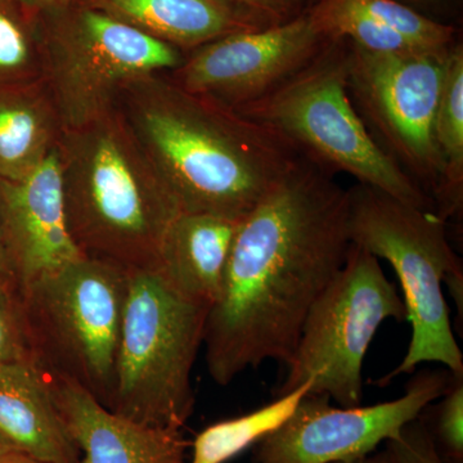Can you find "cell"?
Instances as JSON below:
<instances>
[{"mask_svg":"<svg viewBox=\"0 0 463 463\" xmlns=\"http://www.w3.org/2000/svg\"><path fill=\"white\" fill-rule=\"evenodd\" d=\"M349 190L301 155L241 222L207 312V371L218 385L265 361L285 367L310 307L346 260Z\"/></svg>","mask_w":463,"mask_h":463,"instance_id":"obj_1","label":"cell"},{"mask_svg":"<svg viewBox=\"0 0 463 463\" xmlns=\"http://www.w3.org/2000/svg\"><path fill=\"white\" fill-rule=\"evenodd\" d=\"M116 109L183 213L243 218L301 156L279 133L167 72L128 85Z\"/></svg>","mask_w":463,"mask_h":463,"instance_id":"obj_2","label":"cell"},{"mask_svg":"<svg viewBox=\"0 0 463 463\" xmlns=\"http://www.w3.org/2000/svg\"><path fill=\"white\" fill-rule=\"evenodd\" d=\"M58 151L67 224L80 254L127 270L156 269L183 210L120 111L65 130Z\"/></svg>","mask_w":463,"mask_h":463,"instance_id":"obj_3","label":"cell"},{"mask_svg":"<svg viewBox=\"0 0 463 463\" xmlns=\"http://www.w3.org/2000/svg\"><path fill=\"white\" fill-rule=\"evenodd\" d=\"M331 42L303 70L263 99L236 109L265 125L328 172L437 214L431 197L381 147L347 87V53Z\"/></svg>","mask_w":463,"mask_h":463,"instance_id":"obj_4","label":"cell"},{"mask_svg":"<svg viewBox=\"0 0 463 463\" xmlns=\"http://www.w3.org/2000/svg\"><path fill=\"white\" fill-rule=\"evenodd\" d=\"M128 289L129 270L81 255L18 294L35 364L74 381L108 410Z\"/></svg>","mask_w":463,"mask_h":463,"instance_id":"obj_5","label":"cell"},{"mask_svg":"<svg viewBox=\"0 0 463 463\" xmlns=\"http://www.w3.org/2000/svg\"><path fill=\"white\" fill-rule=\"evenodd\" d=\"M349 197L350 241L392 265L412 326L403 361L377 383L385 386L423 362L463 374V355L443 292L444 277L462 265L448 241L446 221L367 185H355Z\"/></svg>","mask_w":463,"mask_h":463,"instance_id":"obj_6","label":"cell"},{"mask_svg":"<svg viewBox=\"0 0 463 463\" xmlns=\"http://www.w3.org/2000/svg\"><path fill=\"white\" fill-rule=\"evenodd\" d=\"M207 312L176 294L157 269L129 270L109 411L141 425L182 430L194 412L191 374Z\"/></svg>","mask_w":463,"mask_h":463,"instance_id":"obj_7","label":"cell"},{"mask_svg":"<svg viewBox=\"0 0 463 463\" xmlns=\"http://www.w3.org/2000/svg\"><path fill=\"white\" fill-rule=\"evenodd\" d=\"M42 11L51 14L43 29V83L65 130L109 114L128 85L174 71L184 61L178 48L85 0Z\"/></svg>","mask_w":463,"mask_h":463,"instance_id":"obj_8","label":"cell"},{"mask_svg":"<svg viewBox=\"0 0 463 463\" xmlns=\"http://www.w3.org/2000/svg\"><path fill=\"white\" fill-rule=\"evenodd\" d=\"M388 319H407L403 298L379 259L352 243L343 268L307 313L277 397L312 380L309 392L340 407L361 405L365 354Z\"/></svg>","mask_w":463,"mask_h":463,"instance_id":"obj_9","label":"cell"},{"mask_svg":"<svg viewBox=\"0 0 463 463\" xmlns=\"http://www.w3.org/2000/svg\"><path fill=\"white\" fill-rule=\"evenodd\" d=\"M449 50L373 53L352 44L347 53V87L359 115L432 200L441 178L434 120Z\"/></svg>","mask_w":463,"mask_h":463,"instance_id":"obj_10","label":"cell"},{"mask_svg":"<svg viewBox=\"0 0 463 463\" xmlns=\"http://www.w3.org/2000/svg\"><path fill=\"white\" fill-rule=\"evenodd\" d=\"M457 374L425 371L403 397L367 407H334L326 394L307 392L276 431L259 441L255 463H335L373 453L438 401Z\"/></svg>","mask_w":463,"mask_h":463,"instance_id":"obj_11","label":"cell"},{"mask_svg":"<svg viewBox=\"0 0 463 463\" xmlns=\"http://www.w3.org/2000/svg\"><path fill=\"white\" fill-rule=\"evenodd\" d=\"M309 12L203 45L167 75L185 90L240 109L303 70L328 44Z\"/></svg>","mask_w":463,"mask_h":463,"instance_id":"obj_12","label":"cell"},{"mask_svg":"<svg viewBox=\"0 0 463 463\" xmlns=\"http://www.w3.org/2000/svg\"><path fill=\"white\" fill-rule=\"evenodd\" d=\"M0 236L18 294L81 257L67 224L58 147L23 179H0Z\"/></svg>","mask_w":463,"mask_h":463,"instance_id":"obj_13","label":"cell"},{"mask_svg":"<svg viewBox=\"0 0 463 463\" xmlns=\"http://www.w3.org/2000/svg\"><path fill=\"white\" fill-rule=\"evenodd\" d=\"M44 373L81 463H185L190 441L179 429L130 421L103 407L74 381Z\"/></svg>","mask_w":463,"mask_h":463,"instance_id":"obj_14","label":"cell"},{"mask_svg":"<svg viewBox=\"0 0 463 463\" xmlns=\"http://www.w3.org/2000/svg\"><path fill=\"white\" fill-rule=\"evenodd\" d=\"M243 218L182 213L161 243L158 273L183 298L210 309L221 291L232 246Z\"/></svg>","mask_w":463,"mask_h":463,"instance_id":"obj_15","label":"cell"},{"mask_svg":"<svg viewBox=\"0 0 463 463\" xmlns=\"http://www.w3.org/2000/svg\"><path fill=\"white\" fill-rule=\"evenodd\" d=\"M0 437L44 463H81L44 371L33 362L0 365Z\"/></svg>","mask_w":463,"mask_h":463,"instance_id":"obj_16","label":"cell"},{"mask_svg":"<svg viewBox=\"0 0 463 463\" xmlns=\"http://www.w3.org/2000/svg\"><path fill=\"white\" fill-rule=\"evenodd\" d=\"M93 7L182 50L265 25L228 0H85Z\"/></svg>","mask_w":463,"mask_h":463,"instance_id":"obj_17","label":"cell"},{"mask_svg":"<svg viewBox=\"0 0 463 463\" xmlns=\"http://www.w3.org/2000/svg\"><path fill=\"white\" fill-rule=\"evenodd\" d=\"M63 133L43 81L0 88V179L29 175L58 147Z\"/></svg>","mask_w":463,"mask_h":463,"instance_id":"obj_18","label":"cell"},{"mask_svg":"<svg viewBox=\"0 0 463 463\" xmlns=\"http://www.w3.org/2000/svg\"><path fill=\"white\" fill-rule=\"evenodd\" d=\"M434 142L441 163L435 194L437 215L447 221L461 210L463 200V51L453 45L447 56L434 120Z\"/></svg>","mask_w":463,"mask_h":463,"instance_id":"obj_19","label":"cell"},{"mask_svg":"<svg viewBox=\"0 0 463 463\" xmlns=\"http://www.w3.org/2000/svg\"><path fill=\"white\" fill-rule=\"evenodd\" d=\"M312 385L309 380L257 411L207 426L192 443L191 463H225L259 443L288 421Z\"/></svg>","mask_w":463,"mask_h":463,"instance_id":"obj_20","label":"cell"},{"mask_svg":"<svg viewBox=\"0 0 463 463\" xmlns=\"http://www.w3.org/2000/svg\"><path fill=\"white\" fill-rule=\"evenodd\" d=\"M18 0H0V88L41 83L43 32H33Z\"/></svg>","mask_w":463,"mask_h":463,"instance_id":"obj_21","label":"cell"},{"mask_svg":"<svg viewBox=\"0 0 463 463\" xmlns=\"http://www.w3.org/2000/svg\"><path fill=\"white\" fill-rule=\"evenodd\" d=\"M388 29L403 36L417 50L447 51L452 47L455 30L417 14L395 0H343Z\"/></svg>","mask_w":463,"mask_h":463,"instance_id":"obj_22","label":"cell"},{"mask_svg":"<svg viewBox=\"0 0 463 463\" xmlns=\"http://www.w3.org/2000/svg\"><path fill=\"white\" fill-rule=\"evenodd\" d=\"M437 407L439 440L456 461L463 457V374L455 376Z\"/></svg>","mask_w":463,"mask_h":463,"instance_id":"obj_23","label":"cell"},{"mask_svg":"<svg viewBox=\"0 0 463 463\" xmlns=\"http://www.w3.org/2000/svg\"><path fill=\"white\" fill-rule=\"evenodd\" d=\"M390 463H446L428 428L419 419L388 440Z\"/></svg>","mask_w":463,"mask_h":463,"instance_id":"obj_24","label":"cell"},{"mask_svg":"<svg viewBox=\"0 0 463 463\" xmlns=\"http://www.w3.org/2000/svg\"><path fill=\"white\" fill-rule=\"evenodd\" d=\"M18 301L0 288V365L33 362Z\"/></svg>","mask_w":463,"mask_h":463,"instance_id":"obj_25","label":"cell"},{"mask_svg":"<svg viewBox=\"0 0 463 463\" xmlns=\"http://www.w3.org/2000/svg\"><path fill=\"white\" fill-rule=\"evenodd\" d=\"M234 5L249 12L265 25H276L291 20L301 0H228Z\"/></svg>","mask_w":463,"mask_h":463,"instance_id":"obj_26","label":"cell"},{"mask_svg":"<svg viewBox=\"0 0 463 463\" xmlns=\"http://www.w3.org/2000/svg\"><path fill=\"white\" fill-rule=\"evenodd\" d=\"M443 285H447L450 297L455 301L457 310H459V319L463 318V269L462 267L456 268L455 270L444 277Z\"/></svg>","mask_w":463,"mask_h":463,"instance_id":"obj_27","label":"cell"},{"mask_svg":"<svg viewBox=\"0 0 463 463\" xmlns=\"http://www.w3.org/2000/svg\"><path fill=\"white\" fill-rule=\"evenodd\" d=\"M0 288L20 300L16 281H14V274H12L11 267H9L2 236H0Z\"/></svg>","mask_w":463,"mask_h":463,"instance_id":"obj_28","label":"cell"},{"mask_svg":"<svg viewBox=\"0 0 463 463\" xmlns=\"http://www.w3.org/2000/svg\"><path fill=\"white\" fill-rule=\"evenodd\" d=\"M18 2L24 3V5H29V7L39 9H48L58 7V5H67V3L74 2V0H18Z\"/></svg>","mask_w":463,"mask_h":463,"instance_id":"obj_29","label":"cell"},{"mask_svg":"<svg viewBox=\"0 0 463 463\" xmlns=\"http://www.w3.org/2000/svg\"><path fill=\"white\" fill-rule=\"evenodd\" d=\"M335 463H390L388 452L371 453L359 458L349 459V461H340Z\"/></svg>","mask_w":463,"mask_h":463,"instance_id":"obj_30","label":"cell"},{"mask_svg":"<svg viewBox=\"0 0 463 463\" xmlns=\"http://www.w3.org/2000/svg\"><path fill=\"white\" fill-rule=\"evenodd\" d=\"M2 463H44L33 458V457L24 455V453L17 452V450H11L7 456L5 457Z\"/></svg>","mask_w":463,"mask_h":463,"instance_id":"obj_31","label":"cell"},{"mask_svg":"<svg viewBox=\"0 0 463 463\" xmlns=\"http://www.w3.org/2000/svg\"><path fill=\"white\" fill-rule=\"evenodd\" d=\"M12 449L11 446L7 443V441L5 440L2 437H0V463L3 462V459H5V457L8 455L9 452H11Z\"/></svg>","mask_w":463,"mask_h":463,"instance_id":"obj_32","label":"cell"}]
</instances>
